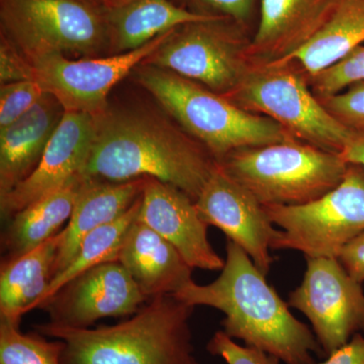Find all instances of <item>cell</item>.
<instances>
[{"instance_id":"8992f818","label":"cell","mask_w":364,"mask_h":364,"mask_svg":"<svg viewBox=\"0 0 364 364\" xmlns=\"http://www.w3.org/2000/svg\"><path fill=\"white\" fill-rule=\"evenodd\" d=\"M251 114H264L301 142L340 153L350 129L339 123L291 64L249 63L241 82L225 95Z\"/></svg>"},{"instance_id":"e575fe53","label":"cell","mask_w":364,"mask_h":364,"mask_svg":"<svg viewBox=\"0 0 364 364\" xmlns=\"http://www.w3.org/2000/svg\"><path fill=\"white\" fill-rule=\"evenodd\" d=\"M87 1L92 2V4H97V6H105V4H109L112 0H87Z\"/></svg>"},{"instance_id":"3957f363","label":"cell","mask_w":364,"mask_h":364,"mask_svg":"<svg viewBox=\"0 0 364 364\" xmlns=\"http://www.w3.org/2000/svg\"><path fill=\"white\" fill-rule=\"evenodd\" d=\"M193 309L167 294L116 325L77 329L47 322L33 329L64 342L62 364H200L191 328Z\"/></svg>"},{"instance_id":"52a82bcc","label":"cell","mask_w":364,"mask_h":364,"mask_svg":"<svg viewBox=\"0 0 364 364\" xmlns=\"http://www.w3.org/2000/svg\"><path fill=\"white\" fill-rule=\"evenodd\" d=\"M2 33L28 62L50 54L97 57L109 48L104 7L87 0H0Z\"/></svg>"},{"instance_id":"83f0119b","label":"cell","mask_w":364,"mask_h":364,"mask_svg":"<svg viewBox=\"0 0 364 364\" xmlns=\"http://www.w3.org/2000/svg\"><path fill=\"white\" fill-rule=\"evenodd\" d=\"M318 98L328 112L346 128H364V81L349 86L345 92Z\"/></svg>"},{"instance_id":"44dd1931","label":"cell","mask_w":364,"mask_h":364,"mask_svg":"<svg viewBox=\"0 0 364 364\" xmlns=\"http://www.w3.org/2000/svg\"><path fill=\"white\" fill-rule=\"evenodd\" d=\"M60 233L16 259L2 261L0 321L20 327L23 316L37 309L56 273Z\"/></svg>"},{"instance_id":"5bb4252c","label":"cell","mask_w":364,"mask_h":364,"mask_svg":"<svg viewBox=\"0 0 364 364\" xmlns=\"http://www.w3.org/2000/svg\"><path fill=\"white\" fill-rule=\"evenodd\" d=\"M138 220L161 235L195 269L222 270L225 260L208 240V225L181 189L145 177Z\"/></svg>"},{"instance_id":"6da1fadb","label":"cell","mask_w":364,"mask_h":364,"mask_svg":"<svg viewBox=\"0 0 364 364\" xmlns=\"http://www.w3.org/2000/svg\"><path fill=\"white\" fill-rule=\"evenodd\" d=\"M95 119L92 143L81 176L107 181L158 179L198 200L217 159L196 139L144 111H112Z\"/></svg>"},{"instance_id":"ffe728a7","label":"cell","mask_w":364,"mask_h":364,"mask_svg":"<svg viewBox=\"0 0 364 364\" xmlns=\"http://www.w3.org/2000/svg\"><path fill=\"white\" fill-rule=\"evenodd\" d=\"M104 7L112 55L133 51L163 33L224 16L191 13L170 0H112Z\"/></svg>"},{"instance_id":"4316f807","label":"cell","mask_w":364,"mask_h":364,"mask_svg":"<svg viewBox=\"0 0 364 364\" xmlns=\"http://www.w3.org/2000/svg\"><path fill=\"white\" fill-rule=\"evenodd\" d=\"M35 80L7 83L0 88V130L26 114L44 97Z\"/></svg>"},{"instance_id":"d4e9b609","label":"cell","mask_w":364,"mask_h":364,"mask_svg":"<svg viewBox=\"0 0 364 364\" xmlns=\"http://www.w3.org/2000/svg\"><path fill=\"white\" fill-rule=\"evenodd\" d=\"M64 342L0 321V364H62Z\"/></svg>"},{"instance_id":"7c38bea8","label":"cell","mask_w":364,"mask_h":364,"mask_svg":"<svg viewBox=\"0 0 364 364\" xmlns=\"http://www.w3.org/2000/svg\"><path fill=\"white\" fill-rule=\"evenodd\" d=\"M146 301L130 273L109 261L69 280L38 309L53 324L86 329L102 318L131 317Z\"/></svg>"},{"instance_id":"d6986e66","label":"cell","mask_w":364,"mask_h":364,"mask_svg":"<svg viewBox=\"0 0 364 364\" xmlns=\"http://www.w3.org/2000/svg\"><path fill=\"white\" fill-rule=\"evenodd\" d=\"M144 179L117 182L83 178L70 220L60 233L61 245L55 277L73 259L90 232L116 221L133 207L142 195Z\"/></svg>"},{"instance_id":"277c9868","label":"cell","mask_w":364,"mask_h":364,"mask_svg":"<svg viewBox=\"0 0 364 364\" xmlns=\"http://www.w3.org/2000/svg\"><path fill=\"white\" fill-rule=\"evenodd\" d=\"M136 79L217 161L233 151L296 139L269 117L244 111L223 95L173 72L142 63L136 68Z\"/></svg>"},{"instance_id":"1f68e13d","label":"cell","mask_w":364,"mask_h":364,"mask_svg":"<svg viewBox=\"0 0 364 364\" xmlns=\"http://www.w3.org/2000/svg\"><path fill=\"white\" fill-rule=\"evenodd\" d=\"M320 364H364V337L361 334L354 335Z\"/></svg>"},{"instance_id":"f1b7e54d","label":"cell","mask_w":364,"mask_h":364,"mask_svg":"<svg viewBox=\"0 0 364 364\" xmlns=\"http://www.w3.org/2000/svg\"><path fill=\"white\" fill-rule=\"evenodd\" d=\"M212 355L221 358L227 364H279L280 360L260 349L242 346L224 331L215 332L207 345Z\"/></svg>"},{"instance_id":"4fadbf2b","label":"cell","mask_w":364,"mask_h":364,"mask_svg":"<svg viewBox=\"0 0 364 364\" xmlns=\"http://www.w3.org/2000/svg\"><path fill=\"white\" fill-rule=\"evenodd\" d=\"M198 214L240 246L264 275L272 268L270 249L279 230L255 196L218 164L196 200Z\"/></svg>"},{"instance_id":"30bf717a","label":"cell","mask_w":364,"mask_h":364,"mask_svg":"<svg viewBox=\"0 0 364 364\" xmlns=\"http://www.w3.org/2000/svg\"><path fill=\"white\" fill-rule=\"evenodd\" d=\"M306 262L303 280L287 303L308 318L323 353L330 355L364 332V291L337 258Z\"/></svg>"},{"instance_id":"ba28073f","label":"cell","mask_w":364,"mask_h":364,"mask_svg":"<svg viewBox=\"0 0 364 364\" xmlns=\"http://www.w3.org/2000/svg\"><path fill=\"white\" fill-rule=\"evenodd\" d=\"M282 228L272 250H296L305 257H338L347 243L364 232V168L349 163L336 188L301 205H263Z\"/></svg>"},{"instance_id":"603a6c76","label":"cell","mask_w":364,"mask_h":364,"mask_svg":"<svg viewBox=\"0 0 364 364\" xmlns=\"http://www.w3.org/2000/svg\"><path fill=\"white\" fill-rule=\"evenodd\" d=\"M364 43V0H340L331 20L312 41L291 56L270 63L291 64L306 77L346 57Z\"/></svg>"},{"instance_id":"7402d4cb","label":"cell","mask_w":364,"mask_h":364,"mask_svg":"<svg viewBox=\"0 0 364 364\" xmlns=\"http://www.w3.org/2000/svg\"><path fill=\"white\" fill-rule=\"evenodd\" d=\"M83 178L75 177L9 219L1 236L2 251L6 253L2 261L16 259L61 232L62 226L70 220Z\"/></svg>"},{"instance_id":"4dcf8cb0","label":"cell","mask_w":364,"mask_h":364,"mask_svg":"<svg viewBox=\"0 0 364 364\" xmlns=\"http://www.w3.org/2000/svg\"><path fill=\"white\" fill-rule=\"evenodd\" d=\"M337 259L356 282H364V232L347 243Z\"/></svg>"},{"instance_id":"5b68a950","label":"cell","mask_w":364,"mask_h":364,"mask_svg":"<svg viewBox=\"0 0 364 364\" xmlns=\"http://www.w3.org/2000/svg\"><path fill=\"white\" fill-rule=\"evenodd\" d=\"M218 164L262 205H301L336 188L349 163L294 139L233 151Z\"/></svg>"},{"instance_id":"8fae6325","label":"cell","mask_w":364,"mask_h":364,"mask_svg":"<svg viewBox=\"0 0 364 364\" xmlns=\"http://www.w3.org/2000/svg\"><path fill=\"white\" fill-rule=\"evenodd\" d=\"M172 31L133 51L107 57L77 60L63 54L39 57L30 62L33 80L56 98L65 112L98 116L109 109L107 95L112 88L149 58Z\"/></svg>"},{"instance_id":"836d02e7","label":"cell","mask_w":364,"mask_h":364,"mask_svg":"<svg viewBox=\"0 0 364 364\" xmlns=\"http://www.w3.org/2000/svg\"><path fill=\"white\" fill-rule=\"evenodd\" d=\"M340 155L347 163L358 164L364 168V128L351 130L348 141Z\"/></svg>"},{"instance_id":"d6a6232c","label":"cell","mask_w":364,"mask_h":364,"mask_svg":"<svg viewBox=\"0 0 364 364\" xmlns=\"http://www.w3.org/2000/svg\"><path fill=\"white\" fill-rule=\"evenodd\" d=\"M205 6L240 23L250 16L254 0H200Z\"/></svg>"},{"instance_id":"7a4b0ae2","label":"cell","mask_w":364,"mask_h":364,"mask_svg":"<svg viewBox=\"0 0 364 364\" xmlns=\"http://www.w3.org/2000/svg\"><path fill=\"white\" fill-rule=\"evenodd\" d=\"M226 254L217 279L203 286L191 282L173 296L195 308L221 311L223 331L246 346L267 352L284 364H315L313 354L323 350L310 328L294 317L240 246L228 240Z\"/></svg>"},{"instance_id":"2e32d148","label":"cell","mask_w":364,"mask_h":364,"mask_svg":"<svg viewBox=\"0 0 364 364\" xmlns=\"http://www.w3.org/2000/svg\"><path fill=\"white\" fill-rule=\"evenodd\" d=\"M340 0H261L255 37L246 46L249 63H270L291 56L331 20Z\"/></svg>"},{"instance_id":"e0dca14e","label":"cell","mask_w":364,"mask_h":364,"mask_svg":"<svg viewBox=\"0 0 364 364\" xmlns=\"http://www.w3.org/2000/svg\"><path fill=\"white\" fill-rule=\"evenodd\" d=\"M117 261L130 273L147 301L176 294L193 282V269L181 253L138 218L124 237Z\"/></svg>"},{"instance_id":"9a60e30c","label":"cell","mask_w":364,"mask_h":364,"mask_svg":"<svg viewBox=\"0 0 364 364\" xmlns=\"http://www.w3.org/2000/svg\"><path fill=\"white\" fill-rule=\"evenodd\" d=\"M95 119L85 112H65L35 171L0 198L2 219L81 176L92 143Z\"/></svg>"},{"instance_id":"f546056e","label":"cell","mask_w":364,"mask_h":364,"mask_svg":"<svg viewBox=\"0 0 364 364\" xmlns=\"http://www.w3.org/2000/svg\"><path fill=\"white\" fill-rule=\"evenodd\" d=\"M33 80L30 62L9 40L1 35L0 44V82L1 85Z\"/></svg>"},{"instance_id":"9c48e42d","label":"cell","mask_w":364,"mask_h":364,"mask_svg":"<svg viewBox=\"0 0 364 364\" xmlns=\"http://www.w3.org/2000/svg\"><path fill=\"white\" fill-rule=\"evenodd\" d=\"M221 20L188 23L172 31L143 62L173 72L218 95H227L241 82L249 67L246 46Z\"/></svg>"},{"instance_id":"484cf974","label":"cell","mask_w":364,"mask_h":364,"mask_svg":"<svg viewBox=\"0 0 364 364\" xmlns=\"http://www.w3.org/2000/svg\"><path fill=\"white\" fill-rule=\"evenodd\" d=\"M306 78L317 97L336 95L345 87L364 81L363 46L354 49L334 65Z\"/></svg>"},{"instance_id":"cb8c5ba5","label":"cell","mask_w":364,"mask_h":364,"mask_svg":"<svg viewBox=\"0 0 364 364\" xmlns=\"http://www.w3.org/2000/svg\"><path fill=\"white\" fill-rule=\"evenodd\" d=\"M141 196L133 207L116 221L97 228L81 242L77 252L68 265L53 279L39 305L51 298L69 280L102 263L117 261L124 237L138 218Z\"/></svg>"},{"instance_id":"ac0fdd59","label":"cell","mask_w":364,"mask_h":364,"mask_svg":"<svg viewBox=\"0 0 364 364\" xmlns=\"http://www.w3.org/2000/svg\"><path fill=\"white\" fill-rule=\"evenodd\" d=\"M65 109L45 93L32 109L0 130V198L35 171Z\"/></svg>"}]
</instances>
